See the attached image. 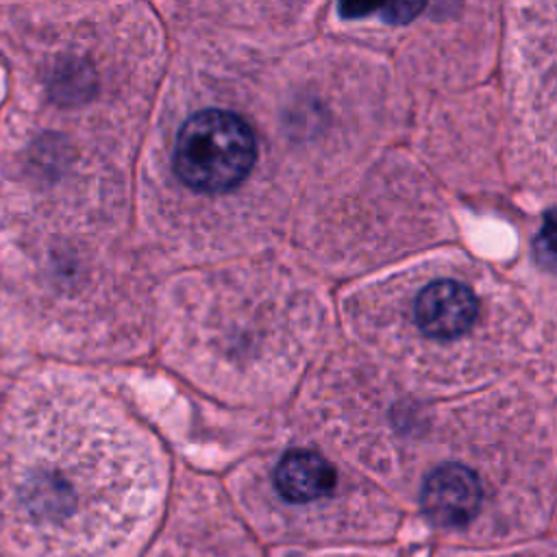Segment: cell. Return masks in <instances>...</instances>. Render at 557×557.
I'll list each match as a JSON object with an SVG mask.
<instances>
[{
  "instance_id": "obj_6",
  "label": "cell",
  "mask_w": 557,
  "mask_h": 557,
  "mask_svg": "<svg viewBox=\"0 0 557 557\" xmlns=\"http://www.w3.org/2000/svg\"><path fill=\"white\" fill-rule=\"evenodd\" d=\"M372 11H379V7H366V4H339V13L344 17H363Z\"/></svg>"
},
{
  "instance_id": "obj_1",
  "label": "cell",
  "mask_w": 557,
  "mask_h": 557,
  "mask_svg": "<svg viewBox=\"0 0 557 557\" xmlns=\"http://www.w3.org/2000/svg\"><path fill=\"white\" fill-rule=\"evenodd\" d=\"M257 159V141L250 126L224 109L194 113L178 131L174 170L196 189L220 194L239 185Z\"/></svg>"
},
{
  "instance_id": "obj_3",
  "label": "cell",
  "mask_w": 557,
  "mask_h": 557,
  "mask_svg": "<svg viewBox=\"0 0 557 557\" xmlns=\"http://www.w3.org/2000/svg\"><path fill=\"white\" fill-rule=\"evenodd\" d=\"M416 322L420 331L435 339L463 335L476 320L479 302L468 285L459 281H433L416 298Z\"/></svg>"
},
{
  "instance_id": "obj_4",
  "label": "cell",
  "mask_w": 557,
  "mask_h": 557,
  "mask_svg": "<svg viewBox=\"0 0 557 557\" xmlns=\"http://www.w3.org/2000/svg\"><path fill=\"white\" fill-rule=\"evenodd\" d=\"M337 470L315 450H287L272 474L278 496L289 505H313L329 498L337 487Z\"/></svg>"
},
{
  "instance_id": "obj_5",
  "label": "cell",
  "mask_w": 557,
  "mask_h": 557,
  "mask_svg": "<svg viewBox=\"0 0 557 557\" xmlns=\"http://www.w3.org/2000/svg\"><path fill=\"white\" fill-rule=\"evenodd\" d=\"M426 9L424 2H403V4H385L379 7V13L383 15L385 22L392 24H407L411 22L418 13H422Z\"/></svg>"
},
{
  "instance_id": "obj_2",
  "label": "cell",
  "mask_w": 557,
  "mask_h": 557,
  "mask_svg": "<svg viewBox=\"0 0 557 557\" xmlns=\"http://www.w3.org/2000/svg\"><path fill=\"white\" fill-rule=\"evenodd\" d=\"M481 481L461 463H444L435 468L420 492L422 511L442 529H466L481 511Z\"/></svg>"
}]
</instances>
